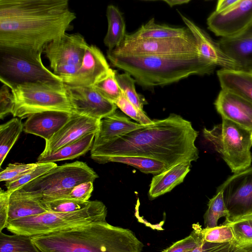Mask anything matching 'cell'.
Here are the masks:
<instances>
[{"label":"cell","instance_id":"20","mask_svg":"<svg viewBox=\"0 0 252 252\" xmlns=\"http://www.w3.org/2000/svg\"><path fill=\"white\" fill-rule=\"evenodd\" d=\"M74 114L49 111L29 116L23 124V131L49 140L67 123Z\"/></svg>","mask_w":252,"mask_h":252},{"label":"cell","instance_id":"15","mask_svg":"<svg viewBox=\"0 0 252 252\" xmlns=\"http://www.w3.org/2000/svg\"><path fill=\"white\" fill-rule=\"evenodd\" d=\"M68 9V0H0V20L37 17Z\"/></svg>","mask_w":252,"mask_h":252},{"label":"cell","instance_id":"14","mask_svg":"<svg viewBox=\"0 0 252 252\" xmlns=\"http://www.w3.org/2000/svg\"><path fill=\"white\" fill-rule=\"evenodd\" d=\"M64 86L75 114L100 120L116 111L117 105L104 98L93 86Z\"/></svg>","mask_w":252,"mask_h":252},{"label":"cell","instance_id":"11","mask_svg":"<svg viewBox=\"0 0 252 252\" xmlns=\"http://www.w3.org/2000/svg\"><path fill=\"white\" fill-rule=\"evenodd\" d=\"M108 51L115 54L128 56L199 54L192 34L187 37L162 39H125L118 47Z\"/></svg>","mask_w":252,"mask_h":252},{"label":"cell","instance_id":"3","mask_svg":"<svg viewBox=\"0 0 252 252\" xmlns=\"http://www.w3.org/2000/svg\"><path fill=\"white\" fill-rule=\"evenodd\" d=\"M107 57L113 66L147 87L171 84L192 75L210 74L216 68L197 54L128 56L108 50Z\"/></svg>","mask_w":252,"mask_h":252},{"label":"cell","instance_id":"48","mask_svg":"<svg viewBox=\"0 0 252 252\" xmlns=\"http://www.w3.org/2000/svg\"><path fill=\"white\" fill-rule=\"evenodd\" d=\"M251 140H252V133H251Z\"/></svg>","mask_w":252,"mask_h":252},{"label":"cell","instance_id":"9","mask_svg":"<svg viewBox=\"0 0 252 252\" xmlns=\"http://www.w3.org/2000/svg\"><path fill=\"white\" fill-rule=\"evenodd\" d=\"M0 80L4 85L63 84L43 63L41 54L0 49Z\"/></svg>","mask_w":252,"mask_h":252},{"label":"cell","instance_id":"45","mask_svg":"<svg viewBox=\"0 0 252 252\" xmlns=\"http://www.w3.org/2000/svg\"><path fill=\"white\" fill-rule=\"evenodd\" d=\"M11 193L0 189V232L8 223L9 198Z\"/></svg>","mask_w":252,"mask_h":252},{"label":"cell","instance_id":"19","mask_svg":"<svg viewBox=\"0 0 252 252\" xmlns=\"http://www.w3.org/2000/svg\"><path fill=\"white\" fill-rule=\"evenodd\" d=\"M183 21L189 30L196 42L199 55L215 66L221 68L240 69L237 64L226 55L203 30L178 10Z\"/></svg>","mask_w":252,"mask_h":252},{"label":"cell","instance_id":"6","mask_svg":"<svg viewBox=\"0 0 252 252\" xmlns=\"http://www.w3.org/2000/svg\"><path fill=\"white\" fill-rule=\"evenodd\" d=\"M98 177L85 162L76 161L57 166L16 191L42 201L68 198L74 187Z\"/></svg>","mask_w":252,"mask_h":252},{"label":"cell","instance_id":"7","mask_svg":"<svg viewBox=\"0 0 252 252\" xmlns=\"http://www.w3.org/2000/svg\"><path fill=\"white\" fill-rule=\"evenodd\" d=\"M5 85L13 95L14 117L22 119L34 113L49 111L74 114L64 83Z\"/></svg>","mask_w":252,"mask_h":252},{"label":"cell","instance_id":"40","mask_svg":"<svg viewBox=\"0 0 252 252\" xmlns=\"http://www.w3.org/2000/svg\"><path fill=\"white\" fill-rule=\"evenodd\" d=\"M116 105L125 114L141 125L147 126L153 123V120L146 115L143 110L137 108L128 100L124 92Z\"/></svg>","mask_w":252,"mask_h":252},{"label":"cell","instance_id":"41","mask_svg":"<svg viewBox=\"0 0 252 252\" xmlns=\"http://www.w3.org/2000/svg\"><path fill=\"white\" fill-rule=\"evenodd\" d=\"M37 162L32 163H9L0 173V181H15L37 165Z\"/></svg>","mask_w":252,"mask_h":252},{"label":"cell","instance_id":"26","mask_svg":"<svg viewBox=\"0 0 252 252\" xmlns=\"http://www.w3.org/2000/svg\"><path fill=\"white\" fill-rule=\"evenodd\" d=\"M95 134L96 133L88 134L54 153L46 154L41 153L37 159V162H55L73 159L83 156L91 150Z\"/></svg>","mask_w":252,"mask_h":252},{"label":"cell","instance_id":"38","mask_svg":"<svg viewBox=\"0 0 252 252\" xmlns=\"http://www.w3.org/2000/svg\"><path fill=\"white\" fill-rule=\"evenodd\" d=\"M41 201L47 211L60 213L72 212L83 209L90 202V201H82L70 198Z\"/></svg>","mask_w":252,"mask_h":252},{"label":"cell","instance_id":"12","mask_svg":"<svg viewBox=\"0 0 252 252\" xmlns=\"http://www.w3.org/2000/svg\"><path fill=\"white\" fill-rule=\"evenodd\" d=\"M222 192L228 212L225 221H232L252 213V166L234 173L217 189Z\"/></svg>","mask_w":252,"mask_h":252},{"label":"cell","instance_id":"25","mask_svg":"<svg viewBox=\"0 0 252 252\" xmlns=\"http://www.w3.org/2000/svg\"><path fill=\"white\" fill-rule=\"evenodd\" d=\"M48 212L41 200L16 191L10 195L8 222L19 219L37 215Z\"/></svg>","mask_w":252,"mask_h":252},{"label":"cell","instance_id":"43","mask_svg":"<svg viewBox=\"0 0 252 252\" xmlns=\"http://www.w3.org/2000/svg\"><path fill=\"white\" fill-rule=\"evenodd\" d=\"M14 107L13 95L10 88L3 84L0 89V119L13 113Z\"/></svg>","mask_w":252,"mask_h":252},{"label":"cell","instance_id":"35","mask_svg":"<svg viewBox=\"0 0 252 252\" xmlns=\"http://www.w3.org/2000/svg\"><path fill=\"white\" fill-rule=\"evenodd\" d=\"M192 229L189 236L174 243L161 252H193L203 239L202 228L198 223L193 224Z\"/></svg>","mask_w":252,"mask_h":252},{"label":"cell","instance_id":"39","mask_svg":"<svg viewBox=\"0 0 252 252\" xmlns=\"http://www.w3.org/2000/svg\"><path fill=\"white\" fill-rule=\"evenodd\" d=\"M203 240L212 243H224L234 240L231 227L226 224L211 228H204L201 230Z\"/></svg>","mask_w":252,"mask_h":252},{"label":"cell","instance_id":"33","mask_svg":"<svg viewBox=\"0 0 252 252\" xmlns=\"http://www.w3.org/2000/svg\"><path fill=\"white\" fill-rule=\"evenodd\" d=\"M228 216L222 192H217L216 194L209 200L208 208L203 216L205 228L217 226L219 219L223 217L226 218Z\"/></svg>","mask_w":252,"mask_h":252},{"label":"cell","instance_id":"28","mask_svg":"<svg viewBox=\"0 0 252 252\" xmlns=\"http://www.w3.org/2000/svg\"><path fill=\"white\" fill-rule=\"evenodd\" d=\"M95 162L104 164L110 162H120L132 166L146 174H158L167 169L162 162L155 159L138 156L91 157Z\"/></svg>","mask_w":252,"mask_h":252},{"label":"cell","instance_id":"18","mask_svg":"<svg viewBox=\"0 0 252 252\" xmlns=\"http://www.w3.org/2000/svg\"><path fill=\"white\" fill-rule=\"evenodd\" d=\"M214 105L222 118L252 131L251 102L235 93L221 89Z\"/></svg>","mask_w":252,"mask_h":252},{"label":"cell","instance_id":"21","mask_svg":"<svg viewBox=\"0 0 252 252\" xmlns=\"http://www.w3.org/2000/svg\"><path fill=\"white\" fill-rule=\"evenodd\" d=\"M222 51L239 66L240 69L252 70V23L242 32L218 41Z\"/></svg>","mask_w":252,"mask_h":252},{"label":"cell","instance_id":"5","mask_svg":"<svg viewBox=\"0 0 252 252\" xmlns=\"http://www.w3.org/2000/svg\"><path fill=\"white\" fill-rule=\"evenodd\" d=\"M107 209L98 200L72 212H47L9 221L6 227L12 234L34 236L70 229L94 222L105 221Z\"/></svg>","mask_w":252,"mask_h":252},{"label":"cell","instance_id":"30","mask_svg":"<svg viewBox=\"0 0 252 252\" xmlns=\"http://www.w3.org/2000/svg\"><path fill=\"white\" fill-rule=\"evenodd\" d=\"M23 129V124L14 117L0 126V166L17 140Z\"/></svg>","mask_w":252,"mask_h":252},{"label":"cell","instance_id":"44","mask_svg":"<svg viewBox=\"0 0 252 252\" xmlns=\"http://www.w3.org/2000/svg\"><path fill=\"white\" fill-rule=\"evenodd\" d=\"M93 182L89 181L80 184L74 187L70 193L68 198L82 201H88L94 189Z\"/></svg>","mask_w":252,"mask_h":252},{"label":"cell","instance_id":"10","mask_svg":"<svg viewBox=\"0 0 252 252\" xmlns=\"http://www.w3.org/2000/svg\"><path fill=\"white\" fill-rule=\"evenodd\" d=\"M88 45L80 34L65 33L47 44L43 52L53 72L63 80L71 77L78 71Z\"/></svg>","mask_w":252,"mask_h":252},{"label":"cell","instance_id":"4","mask_svg":"<svg viewBox=\"0 0 252 252\" xmlns=\"http://www.w3.org/2000/svg\"><path fill=\"white\" fill-rule=\"evenodd\" d=\"M70 9L37 17L0 20V49L42 54L45 46L62 36L76 19Z\"/></svg>","mask_w":252,"mask_h":252},{"label":"cell","instance_id":"37","mask_svg":"<svg viewBox=\"0 0 252 252\" xmlns=\"http://www.w3.org/2000/svg\"><path fill=\"white\" fill-rule=\"evenodd\" d=\"M37 165L18 180L11 182H6V190L10 193L20 189L23 187L46 174L57 166L55 162H37Z\"/></svg>","mask_w":252,"mask_h":252},{"label":"cell","instance_id":"16","mask_svg":"<svg viewBox=\"0 0 252 252\" xmlns=\"http://www.w3.org/2000/svg\"><path fill=\"white\" fill-rule=\"evenodd\" d=\"M110 69L100 50L95 45H88L78 71L71 77L63 81L65 85L71 86H93L106 76Z\"/></svg>","mask_w":252,"mask_h":252},{"label":"cell","instance_id":"8","mask_svg":"<svg viewBox=\"0 0 252 252\" xmlns=\"http://www.w3.org/2000/svg\"><path fill=\"white\" fill-rule=\"evenodd\" d=\"M252 131L228 120L212 129L204 128L203 134L230 168L237 173L250 167L252 161Z\"/></svg>","mask_w":252,"mask_h":252},{"label":"cell","instance_id":"31","mask_svg":"<svg viewBox=\"0 0 252 252\" xmlns=\"http://www.w3.org/2000/svg\"><path fill=\"white\" fill-rule=\"evenodd\" d=\"M0 252H42L30 236L0 232Z\"/></svg>","mask_w":252,"mask_h":252},{"label":"cell","instance_id":"46","mask_svg":"<svg viewBox=\"0 0 252 252\" xmlns=\"http://www.w3.org/2000/svg\"><path fill=\"white\" fill-rule=\"evenodd\" d=\"M239 0H220L218 1L215 11L218 13L226 12L233 7Z\"/></svg>","mask_w":252,"mask_h":252},{"label":"cell","instance_id":"17","mask_svg":"<svg viewBox=\"0 0 252 252\" xmlns=\"http://www.w3.org/2000/svg\"><path fill=\"white\" fill-rule=\"evenodd\" d=\"M99 120L74 114L71 119L49 140L45 141L43 154L52 153L92 133H96Z\"/></svg>","mask_w":252,"mask_h":252},{"label":"cell","instance_id":"2","mask_svg":"<svg viewBox=\"0 0 252 252\" xmlns=\"http://www.w3.org/2000/svg\"><path fill=\"white\" fill-rule=\"evenodd\" d=\"M32 239L42 252H141L144 247L132 231L106 221L34 236Z\"/></svg>","mask_w":252,"mask_h":252},{"label":"cell","instance_id":"34","mask_svg":"<svg viewBox=\"0 0 252 252\" xmlns=\"http://www.w3.org/2000/svg\"><path fill=\"white\" fill-rule=\"evenodd\" d=\"M231 228L234 241L239 244H252V213L223 223Z\"/></svg>","mask_w":252,"mask_h":252},{"label":"cell","instance_id":"29","mask_svg":"<svg viewBox=\"0 0 252 252\" xmlns=\"http://www.w3.org/2000/svg\"><path fill=\"white\" fill-rule=\"evenodd\" d=\"M108 30L104 43L112 50L118 47L126 37V24L122 14L115 6L109 5L106 9Z\"/></svg>","mask_w":252,"mask_h":252},{"label":"cell","instance_id":"47","mask_svg":"<svg viewBox=\"0 0 252 252\" xmlns=\"http://www.w3.org/2000/svg\"><path fill=\"white\" fill-rule=\"evenodd\" d=\"M165 2H166L168 5L170 7H173L175 5H180L183 4L188 3L189 2V0H164Z\"/></svg>","mask_w":252,"mask_h":252},{"label":"cell","instance_id":"13","mask_svg":"<svg viewBox=\"0 0 252 252\" xmlns=\"http://www.w3.org/2000/svg\"><path fill=\"white\" fill-rule=\"evenodd\" d=\"M252 23V0H239L230 10L222 13L214 11L208 17V28L221 38L239 34Z\"/></svg>","mask_w":252,"mask_h":252},{"label":"cell","instance_id":"24","mask_svg":"<svg viewBox=\"0 0 252 252\" xmlns=\"http://www.w3.org/2000/svg\"><path fill=\"white\" fill-rule=\"evenodd\" d=\"M217 75L221 90L235 93L252 103V70L221 68Z\"/></svg>","mask_w":252,"mask_h":252},{"label":"cell","instance_id":"42","mask_svg":"<svg viewBox=\"0 0 252 252\" xmlns=\"http://www.w3.org/2000/svg\"><path fill=\"white\" fill-rule=\"evenodd\" d=\"M206 252H252V244H239L234 240L224 243H210Z\"/></svg>","mask_w":252,"mask_h":252},{"label":"cell","instance_id":"32","mask_svg":"<svg viewBox=\"0 0 252 252\" xmlns=\"http://www.w3.org/2000/svg\"><path fill=\"white\" fill-rule=\"evenodd\" d=\"M116 73V70L111 68L106 76L93 86L101 95L115 104L123 94L117 81Z\"/></svg>","mask_w":252,"mask_h":252},{"label":"cell","instance_id":"22","mask_svg":"<svg viewBox=\"0 0 252 252\" xmlns=\"http://www.w3.org/2000/svg\"><path fill=\"white\" fill-rule=\"evenodd\" d=\"M144 126L132 122L127 117L115 111L99 120V128L93 146L102 145Z\"/></svg>","mask_w":252,"mask_h":252},{"label":"cell","instance_id":"23","mask_svg":"<svg viewBox=\"0 0 252 252\" xmlns=\"http://www.w3.org/2000/svg\"><path fill=\"white\" fill-rule=\"evenodd\" d=\"M191 162H182L173 165L154 175L148 192L150 199H154L170 191L182 183L190 170Z\"/></svg>","mask_w":252,"mask_h":252},{"label":"cell","instance_id":"27","mask_svg":"<svg viewBox=\"0 0 252 252\" xmlns=\"http://www.w3.org/2000/svg\"><path fill=\"white\" fill-rule=\"evenodd\" d=\"M192 34L187 27L174 28L155 23L154 18L143 25L135 32L126 34L125 39L138 40L145 39H162L187 37Z\"/></svg>","mask_w":252,"mask_h":252},{"label":"cell","instance_id":"1","mask_svg":"<svg viewBox=\"0 0 252 252\" xmlns=\"http://www.w3.org/2000/svg\"><path fill=\"white\" fill-rule=\"evenodd\" d=\"M198 135L190 122L172 113L105 144L93 146L91 157H143L159 160L168 168L197 160L199 151L195 141Z\"/></svg>","mask_w":252,"mask_h":252},{"label":"cell","instance_id":"36","mask_svg":"<svg viewBox=\"0 0 252 252\" xmlns=\"http://www.w3.org/2000/svg\"><path fill=\"white\" fill-rule=\"evenodd\" d=\"M118 83L128 100L139 109L143 110V106L147 104L144 97L138 94L135 89V80L127 73H116Z\"/></svg>","mask_w":252,"mask_h":252}]
</instances>
